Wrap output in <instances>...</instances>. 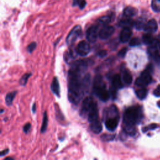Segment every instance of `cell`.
I'll return each mask as SVG.
<instances>
[{
	"label": "cell",
	"instance_id": "d6986e66",
	"mask_svg": "<svg viewBox=\"0 0 160 160\" xmlns=\"http://www.w3.org/2000/svg\"><path fill=\"white\" fill-rule=\"evenodd\" d=\"M137 10L132 7H128L123 10V15L128 18H131L135 16L137 14Z\"/></svg>",
	"mask_w": 160,
	"mask_h": 160
},
{
	"label": "cell",
	"instance_id": "e575fe53",
	"mask_svg": "<svg viewBox=\"0 0 160 160\" xmlns=\"http://www.w3.org/2000/svg\"><path fill=\"white\" fill-rule=\"evenodd\" d=\"M158 127V125H156V124H153V125H150L149 126H147V127H145V128H143V132H146V131H148L149 130H154V128H157Z\"/></svg>",
	"mask_w": 160,
	"mask_h": 160
},
{
	"label": "cell",
	"instance_id": "7bdbcfd3",
	"mask_svg": "<svg viewBox=\"0 0 160 160\" xmlns=\"http://www.w3.org/2000/svg\"><path fill=\"white\" fill-rule=\"evenodd\" d=\"M158 106H159V107L160 108V101H159V102L158 103Z\"/></svg>",
	"mask_w": 160,
	"mask_h": 160
},
{
	"label": "cell",
	"instance_id": "4fadbf2b",
	"mask_svg": "<svg viewBox=\"0 0 160 160\" xmlns=\"http://www.w3.org/2000/svg\"><path fill=\"white\" fill-rule=\"evenodd\" d=\"M123 80L121 76L118 74H116L113 75L112 78V87L116 89H118L123 87Z\"/></svg>",
	"mask_w": 160,
	"mask_h": 160
},
{
	"label": "cell",
	"instance_id": "5b68a950",
	"mask_svg": "<svg viewBox=\"0 0 160 160\" xmlns=\"http://www.w3.org/2000/svg\"><path fill=\"white\" fill-rule=\"evenodd\" d=\"M152 81V77L150 74V71L148 69L145 70L138 78L135 81V85L139 87H145Z\"/></svg>",
	"mask_w": 160,
	"mask_h": 160
},
{
	"label": "cell",
	"instance_id": "83f0119b",
	"mask_svg": "<svg viewBox=\"0 0 160 160\" xmlns=\"http://www.w3.org/2000/svg\"><path fill=\"white\" fill-rule=\"evenodd\" d=\"M115 138V135H108V134H104L101 136V138L103 141H113Z\"/></svg>",
	"mask_w": 160,
	"mask_h": 160
},
{
	"label": "cell",
	"instance_id": "8d00e7d4",
	"mask_svg": "<svg viewBox=\"0 0 160 160\" xmlns=\"http://www.w3.org/2000/svg\"><path fill=\"white\" fill-rule=\"evenodd\" d=\"M153 94L155 96H157V97H160V85L158 86L154 91L153 92Z\"/></svg>",
	"mask_w": 160,
	"mask_h": 160
},
{
	"label": "cell",
	"instance_id": "74e56055",
	"mask_svg": "<svg viewBox=\"0 0 160 160\" xmlns=\"http://www.w3.org/2000/svg\"><path fill=\"white\" fill-rule=\"evenodd\" d=\"M83 0H73V7L79 6V5L82 2Z\"/></svg>",
	"mask_w": 160,
	"mask_h": 160
},
{
	"label": "cell",
	"instance_id": "52a82bcc",
	"mask_svg": "<svg viewBox=\"0 0 160 160\" xmlns=\"http://www.w3.org/2000/svg\"><path fill=\"white\" fill-rule=\"evenodd\" d=\"M94 101H93V98L91 97H86L83 101L81 108L80 111V115L81 116L85 117L86 115H88V112L89 110L91 109V106Z\"/></svg>",
	"mask_w": 160,
	"mask_h": 160
},
{
	"label": "cell",
	"instance_id": "9c48e42d",
	"mask_svg": "<svg viewBox=\"0 0 160 160\" xmlns=\"http://www.w3.org/2000/svg\"><path fill=\"white\" fill-rule=\"evenodd\" d=\"M115 32V28L112 26L105 25L99 32V37L101 39H106L111 37Z\"/></svg>",
	"mask_w": 160,
	"mask_h": 160
},
{
	"label": "cell",
	"instance_id": "44dd1931",
	"mask_svg": "<svg viewBox=\"0 0 160 160\" xmlns=\"http://www.w3.org/2000/svg\"><path fill=\"white\" fill-rule=\"evenodd\" d=\"M123 129H124L125 133H126L129 135L134 136L136 134V128H135V126H134V125L124 124Z\"/></svg>",
	"mask_w": 160,
	"mask_h": 160
},
{
	"label": "cell",
	"instance_id": "8fae6325",
	"mask_svg": "<svg viewBox=\"0 0 160 160\" xmlns=\"http://www.w3.org/2000/svg\"><path fill=\"white\" fill-rule=\"evenodd\" d=\"M88 120L89 123L93 122L96 120H99V114L97 104L96 102H94L91 109L89 110L88 114Z\"/></svg>",
	"mask_w": 160,
	"mask_h": 160
},
{
	"label": "cell",
	"instance_id": "5bb4252c",
	"mask_svg": "<svg viewBox=\"0 0 160 160\" xmlns=\"http://www.w3.org/2000/svg\"><path fill=\"white\" fill-rule=\"evenodd\" d=\"M131 35L132 31L130 28H123L120 36V41L122 43H126L130 40Z\"/></svg>",
	"mask_w": 160,
	"mask_h": 160
},
{
	"label": "cell",
	"instance_id": "4dcf8cb0",
	"mask_svg": "<svg viewBox=\"0 0 160 160\" xmlns=\"http://www.w3.org/2000/svg\"><path fill=\"white\" fill-rule=\"evenodd\" d=\"M151 8L152 10L155 11V12H160V6L158 5L156 2L155 0H152V2H151Z\"/></svg>",
	"mask_w": 160,
	"mask_h": 160
},
{
	"label": "cell",
	"instance_id": "60d3db41",
	"mask_svg": "<svg viewBox=\"0 0 160 160\" xmlns=\"http://www.w3.org/2000/svg\"><path fill=\"white\" fill-rule=\"evenodd\" d=\"M36 110V105L35 103H34L33 105V107H32V111H33V113H35Z\"/></svg>",
	"mask_w": 160,
	"mask_h": 160
},
{
	"label": "cell",
	"instance_id": "ab89813d",
	"mask_svg": "<svg viewBox=\"0 0 160 160\" xmlns=\"http://www.w3.org/2000/svg\"><path fill=\"white\" fill-rule=\"evenodd\" d=\"M8 152H9V149H5V150H3V151H2L1 152V154H0V155H1V156H3L4 155L8 154Z\"/></svg>",
	"mask_w": 160,
	"mask_h": 160
},
{
	"label": "cell",
	"instance_id": "cb8c5ba5",
	"mask_svg": "<svg viewBox=\"0 0 160 160\" xmlns=\"http://www.w3.org/2000/svg\"><path fill=\"white\" fill-rule=\"evenodd\" d=\"M16 93H17V91H13V92H10L9 93H8L7 94L5 100H6V103L8 106H10L12 104Z\"/></svg>",
	"mask_w": 160,
	"mask_h": 160
},
{
	"label": "cell",
	"instance_id": "ffe728a7",
	"mask_svg": "<svg viewBox=\"0 0 160 160\" xmlns=\"http://www.w3.org/2000/svg\"><path fill=\"white\" fill-rule=\"evenodd\" d=\"M113 18V16L112 15H108L103 16L101 17V18L98 20V22H99V24L103 25H104V26L108 25L110 23L112 22Z\"/></svg>",
	"mask_w": 160,
	"mask_h": 160
},
{
	"label": "cell",
	"instance_id": "9a60e30c",
	"mask_svg": "<svg viewBox=\"0 0 160 160\" xmlns=\"http://www.w3.org/2000/svg\"><path fill=\"white\" fill-rule=\"evenodd\" d=\"M121 78L125 84L130 85L133 81V77L131 73L126 69H125L121 72Z\"/></svg>",
	"mask_w": 160,
	"mask_h": 160
},
{
	"label": "cell",
	"instance_id": "ac0fdd59",
	"mask_svg": "<svg viewBox=\"0 0 160 160\" xmlns=\"http://www.w3.org/2000/svg\"><path fill=\"white\" fill-rule=\"evenodd\" d=\"M90 129L95 134H99L103 129L101 123L99 120L90 123Z\"/></svg>",
	"mask_w": 160,
	"mask_h": 160
},
{
	"label": "cell",
	"instance_id": "d590c367",
	"mask_svg": "<svg viewBox=\"0 0 160 160\" xmlns=\"http://www.w3.org/2000/svg\"><path fill=\"white\" fill-rule=\"evenodd\" d=\"M31 128V124L30 123H26V125H25L24 127H23V131L25 133H28L30 131Z\"/></svg>",
	"mask_w": 160,
	"mask_h": 160
},
{
	"label": "cell",
	"instance_id": "1f68e13d",
	"mask_svg": "<svg viewBox=\"0 0 160 160\" xmlns=\"http://www.w3.org/2000/svg\"><path fill=\"white\" fill-rule=\"evenodd\" d=\"M36 47V43L35 42H32L27 47V50L29 53H32Z\"/></svg>",
	"mask_w": 160,
	"mask_h": 160
},
{
	"label": "cell",
	"instance_id": "7c38bea8",
	"mask_svg": "<svg viewBox=\"0 0 160 160\" xmlns=\"http://www.w3.org/2000/svg\"><path fill=\"white\" fill-rule=\"evenodd\" d=\"M146 33H155L157 30H158V24L157 22L155 20L152 19L148 21L143 29Z\"/></svg>",
	"mask_w": 160,
	"mask_h": 160
},
{
	"label": "cell",
	"instance_id": "7a4b0ae2",
	"mask_svg": "<svg viewBox=\"0 0 160 160\" xmlns=\"http://www.w3.org/2000/svg\"><path fill=\"white\" fill-rule=\"evenodd\" d=\"M104 118H105V126L109 131H115L120 121V115L118 110L115 105H112L105 111Z\"/></svg>",
	"mask_w": 160,
	"mask_h": 160
},
{
	"label": "cell",
	"instance_id": "f35d334b",
	"mask_svg": "<svg viewBox=\"0 0 160 160\" xmlns=\"http://www.w3.org/2000/svg\"><path fill=\"white\" fill-rule=\"evenodd\" d=\"M156 41H157V46H158V49L160 51V34L158 36V38H156Z\"/></svg>",
	"mask_w": 160,
	"mask_h": 160
},
{
	"label": "cell",
	"instance_id": "603a6c76",
	"mask_svg": "<svg viewBox=\"0 0 160 160\" xmlns=\"http://www.w3.org/2000/svg\"><path fill=\"white\" fill-rule=\"evenodd\" d=\"M148 94V90L142 87L140 89L136 91V94L137 97L140 99H144Z\"/></svg>",
	"mask_w": 160,
	"mask_h": 160
},
{
	"label": "cell",
	"instance_id": "30bf717a",
	"mask_svg": "<svg viewBox=\"0 0 160 160\" xmlns=\"http://www.w3.org/2000/svg\"><path fill=\"white\" fill-rule=\"evenodd\" d=\"M90 52V46L85 41L80 42L76 47V53L81 57L86 56Z\"/></svg>",
	"mask_w": 160,
	"mask_h": 160
},
{
	"label": "cell",
	"instance_id": "8992f818",
	"mask_svg": "<svg viewBox=\"0 0 160 160\" xmlns=\"http://www.w3.org/2000/svg\"><path fill=\"white\" fill-rule=\"evenodd\" d=\"M81 33H82V30H81V26L77 25L75 26L68 34L66 38V43L68 44H73L81 36Z\"/></svg>",
	"mask_w": 160,
	"mask_h": 160
},
{
	"label": "cell",
	"instance_id": "ba28073f",
	"mask_svg": "<svg viewBox=\"0 0 160 160\" xmlns=\"http://www.w3.org/2000/svg\"><path fill=\"white\" fill-rule=\"evenodd\" d=\"M99 36L98 26L97 25H92L86 31V38L89 43H94Z\"/></svg>",
	"mask_w": 160,
	"mask_h": 160
},
{
	"label": "cell",
	"instance_id": "3957f363",
	"mask_svg": "<svg viewBox=\"0 0 160 160\" xmlns=\"http://www.w3.org/2000/svg\"><path fill=\"white\" fill-rule=\"evenodd\" d=\"M143 118L142 109L139 106H133L128 108L123 116V124L134 125L139 123Z\"/></svg>",
	"mask_w": 160,
	"mask_h": 160
},
{
	"label": "cell",
	"instance_id": "7402d4cb",
	"mask_svg": "<svg viewBox=\"0 0 160 160\" xmlns=\"http://www.w3.org/2000/svg\"><path fill=\"white\" fill-rule=\"evenodd\" d=\"M142 39L144 44L149 45L153 42V41L154 40V38L153 36L152 35V33H146L143 35Z\"/></svg>",
	"mask_w": 160,
	"mask_h": 160
},
{
	"label": "cell",
	"instance_id": "d4e9b609",
	"mask_svg": "<svg viewBox=\"0 0 160 160\" xmlns=\"http://www.w3.org/2000/svg\"><path fill=\"white\" fill-rule=\"evenodd\" d=\"M90 83H91V76L89 74H87L84 76V78H83V86L85 91L88 89L90 85Z\"/></svg>",
	"mask_w": 160,
	"mask_h": 160
},
{
	"label": "cell",
	"instance_id": "f546056e",
	"mask_svg": "<svg viewBox=\"0 0 160 160\" xmlns=\"http://www.w3.org/2000/svg\"><path fill=\"white\" fill-rule=\"evenodd\" d=\"M31 76V74L30 73H26V74H25L20 79V83L21 84V85L22 86H25L27 81H28V78H30V76Z\"/></svg>",
	"mask_w": 160,
	"mask_h": 160
},
{
	"label": "cell",
	"instance_id": "4316f807",
	"mask_svg": "<svg viewBox=\"0 0 160 160\" xmlns=\"http://www.w3.org/2000/svg\"><path fill=\"white\" fill-rule=\"evenodd\" d=\"M146 23H145L144 20L141 18H139L136 21H135V26L136 27V28L137 30H141L144 29Z\"/></svg>",
	"mask_w": 160,
	"mask_h": 160
},
{
	"label": "cell",
	"instance_id": "f1b7e54d",
	"mask_svg": "<svg viewBox=\"0 0 160 160\" xmlns=\"http://www.w3.org/2000/svg\"><path fill=\"white\" fill-rule=\"evenodd\" d=\"M130 46H137L141 44V41L138 38H132L129 43Z\"/></svg>",
	"mask_w": 160,
	"mask_h": 160
},
{
	"label": "cell",
	"instance_id": "6da1fadb",
	"mask_svg": "<svg viewBox=\"0 0 160 160\" xmlns=\"http://www.w3.org/2000/svg\"><path fill=\"white\" fill-rule=\"evenodd\" d=\"M83 73L70 69L68 74V98L71 103L78 104L83 97L85 88L81 75Z\"/></svg>",
	"mask_w": 160,
	"mask_h": 160
},
{
	"label": "cell",
	"instance_id": "e0dca14e",
	"mask_svg": "<svg viewBox=\"0 0 160 160\" xmlns=\"http://www.w3.org/2000/svg\"><path fill=\"white\" fill-rule=\"evenodd\" d=\"M51 89L52 91L53 92L55 95H57L58 97L60 96V83L58 80V78L57 77H55L53 78V80L52 81L51 85Z\"/></svg>",
	"mask_w": 160,
	"mask_h": 160
},
{
	"label": "cell",
	"instance_id": "836d02e7",
	"mask_svg": "<svg viewBox=\"0 0 160 160\" xmlns=\"http://www.w3.org/2000/svg\"><path fill=\"white\" fill-rule=\"evenodd\" d=\"M107 54H108L107 51L103 49V50H101L100 51H99V52L98 53L97 55H98L99 57L103 58H104L106 55H107Z\"/></svg>",
	"mask_w": 160,
	"mask_h": 160
},
{
	"label": "cell",
	"instance_id": "2e32d148",
	"mask_svg": "<svg viewBox=\"0 0 160 160\" xmlns=\"http://www.w3.org/2000/svg\"><path fill=\"white\" fill-rule=\"evenodd\" d=\"M135 21H134L131 18L125 16L124 18L121 19L119 22V25L123 28H132L135 26Z\"/></svg>",
	"mask_w": 160,
	"mask_h": 160
},
{
	"label": "cell",
	"instance_id": "b9f144b4",
	"mask_svg": "<svg viewBox=\"0 0 160 160\" xmlns=\"http://www.w3.org/2000/svg\"><path fill=\"white\" fill-rule=\"evenodd\" d=\"M5 159H6V160H7V159H10V160H12V159H13V158H11L9 157V158H5Z\"/></svg>",
	"mask_w": 160,
	"mask_h": 160
},
{
	"label": "cell",
	"instance_id": "484cf974",
	"mask_svg": "<svg viewBox=\"0 0 160 160\" xmlns=\"http://www.w3.org/2000/svg\"><path fill=\"white\" fill-rule=\"evenodd\" d=\"M47 126H48V117H47V113H46V112H45L44 113L42 126L41 127V132L42 133H44L46 131Z\"/></svg>",
	"mask_w": 160,
	"mask_h": 160
},
{
	"label": "cell",
	"instance_id": "277c9868",
	"mask_svg": "<svg viewBox=\"0 0 160 160\" xmlns=\"http://www.w3.org/2000/svg\"><path fill=\"white\" fill-rule=\"evenodd\" d=\"M93 92L101 101H107L110 98V92L106 89V84L101 75L96 76L93 82Z\"/></svg>",
	"mask_w": 160,
	"mask_h": 160
},
{
	"label": "cell",
	"instance_id": "ee69618b",
	"mask_svg": "<svg viewBox=\"0 0 160 160\" xmlns=\"http://www.w3.org/2000/svg\"><path fill=\"white\" fill-rule=\"evenodd\" d=\"M157 1H158V2H160V0H157Z\"/></svg>",
	"mask_w": 160,
	"mask_h": 160
},
{
	"label": "cell",
	"instance_id": "d6a6232c",
	"mask_svg": "<svg viewBox=\"0 0 160 160\" xmlns=\"http://www.w3.org/2000/svg\"><path fill=\"white\" fill-rule=\"evenodd\" d=\"M126 53H127V48H123L118 52V57H120L121 58H124L126 54Z\"/></svg>",
	"mask_w": 160,
	"mask_h": 160
}]
</instances>
